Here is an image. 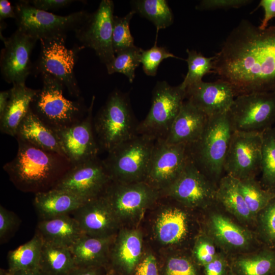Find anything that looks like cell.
<instances>
[{"instance_id": "cell-16", "label": "cell", "mask_w": 275, "mask_h": 275, "mask_svg": "<svg viewBox=\"0 0 275 275\" xmlns=\"http://www.w3.org/2000/svg\"><path fill=\"white\" fill-rule=\"evenodd\" d=\"M95 99L93 96L87 114L81 120L69 126L53 130L64 154L73 165L98 157L100 148L93 127Z\"/></svg>"}, {"instance_id": "cell-51", "label": "cell", "mask_w": 275, "mask_h": 275, "mask_svg": "<svg viewBox=\"0 0 275 275\" xmlns=\"http://www.w3.org/2000/svg\"><path fill=\"white\" fill-rule=\"evenodd\" d=\"M106 268L97 267H75L67 275H103V269Z\"/></svg>"}, {"instance_id": "cell-47", "label": "cell", "mask_w": 275, "mask_h": 275, "mask_svg": "<svg viewBox=\"0 0 275 275\" xmlns=\"http://www.w3.org/2000/svg\"><path fill=\"white\" fill-rule=\"evenodd\" d=\"M204 267L205 275H226L228 272L226 257L218 253L215 258Z\"/></svg>"}, {"instance_id": "cell-12", "label": "cell", "mask_w": 275, "mask_h": 275, "mask_svg": "<svg viewBox=\"0 0 275 275\" xmlns=\"http://www.w3.org/2000/svg\"><path fill=\"white\" fill-rule=\"evenodd\" d=\"M217 187L189 157L178 177L161 194L188 208H206L216 202Z\"/></svg>"}, {"instance_id": "cell-40", "label": "cell", "mask_w": 275, "mask_h": 275, "mask_svg": "<svg viewBox=\"0 0 275 275\" xmlns=\"http://www.w3.org/2000/svg\"><path fill=\"white\" fill-rule=\"evenodd\" d=\"M169 58L180 59L170 52L166 47L158 46L156 39L155 44L151 48L142 50L140 62L145 73L148 76H154L159 64L163 60Z\"/></svg>"}, {"instance_id": "cell-26", "label": "cell", "mask_w": 275, "mask_h": 275, "mask_svg": "<svg viewBox=\"0 0 275 275\" xmlns=\"http://www.w3.org/2000/svg\"><path fill=\"white\" fill-rule=\"evenodd\" d=\"M86 202L69 191L52 188L35 194L34 204L42 219L72 213Z\"/></svg>"}, {"instance_id": "cell-5", "label": "cell", "mask_w": 275, "mask_h": 275, "mask_svg": "<svg viewBox=\"0 0 275 275\" xmlns=\"http://www.w3.org/2000/svg\"><path fill=\"white\" fill-rule=\"evenodd\" d=\"M43 86L31 103L33 112L48 127L56 130L81 120L88 108L80 99L70 100L63 95L64 86L53 76L42 74Z\"/></svg>"}, {"instance_id": "cell-42", "label": "cell", "mask_w": 275, "mask_h": 275, "mask_svg": "<svg viewBox=\"0 0 275 275\" xmlns=\"http://www.w3.org/2000/svg\"><path fill=\"white\" fill-rule=\"evenodd\" d=\"M215 242L210 236L202 235L195 242L193 255L196 262L204 266L212 261L216 256Z\"/></svg>"}, {"instance_id": "cell-27", "label": "cell", "mask_w": 275, "mask_h": 275, "mask_svg": "<svg viewBox=\"0 0 275 275\" xmlns=\"http://www.w3.org/2000/svg\"><path fill=\"white\" fill-rule=\"evenodd\" d=\"M15 137L17 140L65 156L54 130L46 125L31 108L19 125Z\"/></svg>"}, {"instance_id": "cell-21", "label": "cell", "mask_w": 275, "mask_h": 275, "mask_svg": "<svg viewBox=\"0 0 275 275\" xmlns=\"http://www.w3.org/2000/svg\"><path fill=\"white\" fill-rule=\"evenodd\" d=\"M143 236L137 229H123L116 234L112 245L110 268L129 275L142 258Z\"/></svg>"}, {"instance_id": "cell-33", "label": "cell", "mask_w": 275, "mask_h": 275, "mask_svg": "<svg viewBox=\"0 0 275 275\" xmlns=\"http://www.w3.org/2000/svg\"><path fill=\"white\" fill-rule=\"evenodd\" d=\"M43 241L36 233L29 241L9 252L7 256L10 272L39 268Z\"/></svg>"}, {"instance_id": "cell-4", "label": "cell", "mask_w": 275, "mask_h": 275, "mask_svg": "<svg viewBox=\"0 0 275 275\" xmlns=\"http://www.w3.org/2000/svg\"><path fill=\"white\" fill-rule=\"evenodd\" d=\"M138 124L128 95L115 90L93 119L94 133L100 148L108 153L138 134Z\"/></svg>"}, {"instance_id": "cell-11", "label": "cell", "mask_w": 275, "mask_h": 275, "mask_svg": "<svg viewBox=\"0 0 275 275\" xmlns=\"http://www.w3.org/2000/svg\"><path fill=\"white\" fill-rule=\"evenodd\" d=\"M120 222L136 218L155 203L161 192L145 181H112L102 195Z\"/></svg>"}, {"instance_id": "cell-14", "label": "cell", "mask_w": 275, "mask_h": 275, "mask_svg": "<svg viewBox=\"0 0 275 275\" xmlns=\"http://www.w3.org/2000/svg\"><path fill=\"white\" fill-rule=\"evenodd\" d=\"M262 132L233 131L224 164L227 175L238 180L255 178L261 171Z\"/></svg>"}, {"instance_id": "cell-24", "label": "cell", "mask_w": 275, "mask_h": 275, "mask_svg": "<svg viewBox=\"0 0 275 275\" xmlns=\"http://www.w3.org/2000/svg\"><path fill=\"white\" fill-rule=\"evenodd\" d=\"M116 235L99 237L83 234L70 248L76 266L106 268Z\"/></svg>"}, {"instance_id": "cell-3", "label": "cell", "mask_w": 275, "mask_h": 275, "mask_svg": "<svg viewBox=\"0 0 275 275\" xmlns=\"http://www.w3.org/2000/svg\"><path fill=\"white\" fill-rule=\"evenodd\" d=\"M233 133L228 113L209 118L200 139L187 146L190 159L209 179L218 184Z\"/></svg>"}, {"instance_id": "cell-15", "label": "cell", "mask_w": 275, "mask_h": 275, "mask_svg": "<svg viewBox=\"0 0 275 275\" xmlns=\"http://www.w3.org/2000/svg\"><path fill=\"white\" fill-rule=\"evenodd\" d=\"M112 181L98 157L73 165L53 188L69 191L88 201L101 196Z\"/></svg>"}, {"instance_id": "cell-44", "label": "cell", "mask_w": 275, "mask_h": 275, "mask_svg": "<svg viewBox=\"0 0 275 275\" xmlns=\"http://www.w3.org/2000/svg\"><path fill=\"white\" fill-rule=\"evenodd\" d=\"M251 0H203L196 6L199 10L238 8L251 3Z\"/></svg>"}, {"instance_id": "cell-9", "label": "cell", "mask_w": 275, "mask_h": 275, "mask_svg": "<svg viewBox=\"0 0 275 275\" xmlns=\"http://www.w3.org/2000/svg\"><path fill=\"white\" fill-rule=\"evenodd\" d=\"M228 115L233 132H262L275 123V92L239 95Z\"/></svg>"}, {"instance_id": "cell-8", "label": "cell", "mask_w": 275, "mask_h": 275, "mask_svg": "<svg viewBox=\"0 0 275 275\" xmlns=\"http://www.w3.org/2000/svg\"><path fill=\"white\" fill-rule=\"evenodd\" d=\"M14 7L17 29L37 40L66 36L68 32L75 31L90 14L80 11L66 16L58 15L37 9L27 1H19Z\"/></svg>"}, {"instance_id": "cell-29", "label": "cell", "mask_w": 275, "mask_h": 275, "mask_svg": "<svg viewBox=\"0 0 275 275\" xmlns=\"http://www.w3.org/2000/svg\"><path fill=\"white\" fill-rule=\"evenodd\" d=\"M162 210L155 222V235L162 244L178 243L185 238L188 232L187 215L176 207L169 206Z\"/></svg>"}, {"instance_id": "cell-25", "label": "cell", "mask_w": 275, "mask_h": 275, "mask_svg": "<svg viewBox=\"0 0 275 275\" xmlns=\"http://www.w3.org/2000/svg\"><path fill=\"white\" fill-rule=\"evenodd\" d=\"M10 91L7 106L0 118V129L2 133L15 137L17 128L30 109L38 90L30 88L25 83H18L13 84Z\"/></svg>"}, {"instance_id": "cell-38", "label": "cell", "mask_w": 275, "mask_h": 275, "mask_svg": "<svg viewBox=\"0 0 275 275\" xmlns=\"http://www.w3.org/2000/svg\"><path fill=\"white\" fill-rule=\"evenodd\" d=\"M187 58L185 60L188 65V71L181 87L186 89L190 86L202 80L206 74L212 72L214 56L210 58L204 57L201 52L194 50H186Z\"/></svg>"}, {"instance_id": "cell-46", "label": "cell", "mask_w": 275, "mask_h": 275, "mask_svg": "<svg viewBox=\"0 0 275 275\" xmlns=\"http://www.w3.org/2000/svg\"><path fill=\"white\" fill-rule=\"evenodd\" d=\"M133 273L134 275H159L155 256L152 254H148L143 257Z\"/></svg>"}, {"instance_id": "cell-19", "label": "cell", "mask_w": 275, "mask_h": 275, "mask_svg": "<svg viewBox=\"0 0 275 275\" xmlns=\"http://www.w3.org/2000/svg\"><path fill=\"white\" fill-rule=\"evenodd\" d=\"M234 97L231 87L219 79L214 82L202 80L185 89L186 100L208 118L227 113Z\"/></svg>"}, {"instance_id": "cell-55", "label": "cell", "mask_w": 275, "mask_h": 275, "mask_svg": "<svg viewBox=\"0 0 275 275\" xmlns=\"http://www.w3.org/2000/svg\"><path fill=\"white\" fill-rule=\"evenodd\" d=\"M226 275H236L235 273H234L231 269L227 272Z\"/></svg>"}, {"instance_id": "cell-37", "label": "cell", "mask_w": 275, "mask_h": 275, "mask_svg": "<svg viewBox=\"0 0 275 275\" xmlns=\"http://www.w3.org/2000/svg\"><path fill=\"white\" fill-rule=\"evenodd\" d=\"M142 50L135 46L115 54L113 61L105 65L107 73L109 74L115 73L123 74L130 82H132L135 77V69L141 64Z\"/></svg>"}, {"instance_id": "cell-35", "label": "cell", "mask_w": 275, "mask_h": 275, "mask_svg": "<svg viewBox=\"0 0 275 275\" xmlns=\"http://www.w3.org/2000/svg\"><path fill=\"white\" fill-rule=\"evenodd\" d=\"M239 190L252 215L255 217L275 197V190L264 189L255 178L238 180Z\"/></svg>"}, {"instance_id": "cell-45", "label": "cell", "mask_w": 275, "mask_h": 275, "mask_svg": "<svg viewBox=\"0 0 275 275\" xmlns=\"http://www.w3.org/2000/svg\"><path fill=\"white\" fill-rule=\"evenodd\" d=\"M18 219L16 215L3 206L0 207V239L3 240L16 227Z\"/></svg>"}, {"instance_id": "cell-2", "label": "cell", "mask_w": 275, "mask_h": 275, "mask_svg": "<svg viewBox=\"0 0 275 275\" xmlns=\"http://www.w3.org/2000/svg\"><path fill=\"white\" fill-rule=\"evenodd\" d=\"M15 157L4 170L19 190L35 194L52 189L73 164L65 155L17 140Z\"/></svg>"}, {"instance_id": "cell-43", "label": "cell", "mask_w": 275, "mask_h": 275, "mask_svg": "<svg viewBox=\"0 0 275 275\" xmlns=\"http://www.w3.org/2000/svg\"><path fill=\"white\" fill-rule=\"evenodd\" d=\"M163 275H199L194 263L182 256L169 258L165 264Z\"/></svg>"}, {"instance_id": "cell-22", "label": "cell", "mask_w": 275, "mask_h": 275, "mask_svg": "<svg viewBox=\"0 0 275 275\" xmlns=\"http://www.w3.org/2000/svg\"><path fill=\"white\" fill-rule=\"evenodd\" d=\"M208 120L204 113L188 101L184 100L163 140L169 144L189 146L200 139Z\"/></svg>"}, {"instance_id": "cell-53", "label": "cell", "mask_w": 275, "mask_h": 275, "mask_svg": "<svg viewBox=\"0 0 275 275\" xmlns=\"http://www.w3.org/2000/svg\"><path fill=\"white\" fill-rule=\"evenodd\" d=\"M10 94V90L0 92V118L3 116L7 106Z\"/></svg>"}, {"instance_id": "cell-31", "label": "cell", "mask_w": 275, "mask_h": 275, "mask_svg": "<svg viewBox=\"0 0 275 275\" xmlns=\"http://www.w3.org/2000/svg\"><path fill=\"white\" fill-rule=\"evenodd\" d=\"M75 267L69 248L43 241L39 268L44 273L67 275Z\"/></svg>"}, {"instance_id": "cell-36", "label": "cell", "mask_w": 275, "mask_h": 275, "mask_svg": "<svg viewBox=\"0 0 275 275\" xmlns=\"http://www.w3.org/2000/svg\"><path fill=\"white\" fill-rule=\"evenodd\" d=\"M261 171L266 189L275 190V128L262 132Z\"/></svg>"}, {"instance_id": "cell-34", "label": "cell", "mask_w": 275, "mask_h": 275, "mask_svg": "<svg viewBox=\"0 0 275 275\" xmlns=\"http://www.w3.org/2000/svg\"><path fill=\"white\" fill-rule=\"evenodd\" d=\"M134 10L151 21L156 28V36L160 29L171 25L174 21L172 10L166 0H137L132 2Z\"/></svg>"}, {"instance_id": "cell-30", "label": "cell", "mask_w": 275, "mask_h": 275, "mask_svg": "<svg viewBox=\"0 0 275 275\" xmlns=\"http://www.w3.org/2000/svg\"><path fill=\"white\" fill-rule=\"evenodd\" d=\"M216 201L242 222L250 223L255 218L239 190L237 179L232 176L226 175L219 181Z\"/></svg>"}, {"instance_id": "cell-6", "label": "cell", "mask_w": 275, "mask_h": 275, "mask_svg": "<svg viewBox=\"0 0 275 275\" xmlns=\"http://www.w3.org/2000/svg\"><path fill=\"white\" fill-rule=\"evenodd\" d=\"M155 142L147 136L136 134L108 152L103 160L112 181H145Z\"/></svg>"}, {"instance_id": "cell-50", "label": "cell", "mask_w": 275, "mask_h": 275, "mask_svg": "<svg viewBox=\"0 0 275 275\" xmlns=\"http://www.w3.org/2000/svg\"><path fill=\"white\" fill-rule=\"evenodd\" d=\"M16 14L14 6H12L8 0L0 1V20L12 18L15 19Z\"/></svg>"}, {"instance_id": "cell-23", "label": "cell", "mask_w": 275, "mask_h": 275, "mask_svg": "<svg viewBox=\"0 0 275 275\" xmlns=\"http://www.w3.org/2000/svg\"><path fill=\"white\" fill-rule=\"evenodd\" d=\"M208 226L210 237L226 250L244 251L252 243L253 237L250 232L222 214H212Z\"/></svg>"}, {"instance_id": "cell-39", "label": "cell", "mask_w": 275, "mask_h": 275, "mask_svg": "<svg viewBox=\"0 0 275 275\" xmlns=\"http://www.w3.org/2000/svg\"><path fill=\"white\" fill-rule=\"evenodd\" d=\"M135 13L132 10L124 17H114L112 42L115 54L135 46L129 29L130 20Z\"/></svg>"}, {"instance_id": "cell-54", "label": "cell", "mask_w": 275, "mask_h": 275, "mask_svg": "<svg viewBox=\"0 0 275 275\" xmlns=\"http://www.w3.org/2000/svg\"><path fill=\"white\" fill-rule=\"evenodd\" d=\"M103 275H123L116 270L108 267L106 268Z\"/></svg>"}, {"instance_id": "cell-10", "label": "cell", "mask_w": 275, "mask_h": 275, "mask_svg": "<svg viewBox=\"0 0 275 275\" xmlns=\"http://www.w3.org/2000/svg\"><path fill=\"white\" fill-rule=\"evenodd\" d=\"M66 36L39 40L41 49L37 62V70L42 75L48 74L60 81L72 96L79 98L80 91L74 67L79 48L68 49Z\"/></svg>"}, {"instance_id": "cell-13", "label": "cell", "mask_w": 275, "mask_h": 275, "mask_svg": "<svg viewBox=\"0 0 275 275\" xmlns=\"http://www.w3.org/2000/svg\"><path fill=\"white\" fill-rule=\"evenodd\" d=\"M114 7L112 1H101L96 10L89 14L86 20L74 31L82 48L93 49L105 65L115 58L112 42Z\"/></svg>"}, {"instance_id": "cell-18", "label": "cell", "mask_w": 275, "mask_h": 275, "mask_svg": "<svg viewBox=\"0 0 275 275\" xmlns=\"http://www.w3.org/2000/svg\"><path fill=\"white\" fill-rule=\"evenodd\" d=\"M4 47L1 53V72L9 84L25 83L31 73V54L38 41L17 29L10 37L1 34Z\"/></svg>"}, {"instance_id": "cell-48", "label": "cell", "mask_w": 275, "mask_h": 275, "mask_svg": "<svg viewBox=\"0 0 275 275\" xmlns=\"http://www.w3.org/2000/svg\"><path fill=\"white\" fill-rule=\"evenodd\" d=\"M28 2L37 9L48 12L65 7L74 2L72 0H30Z\"/></svg>"}, {"instance_id": "cell-56", "label": "cell", "mask_w": 275, "mask_h": 275, "mask_svg": "<svg viewBox=\"0 0 275 275\" xmlns=\"http://www.w3.org/2000/svg\"><path fill=\"white\" fill-rule=\"evenodd\" d=\"M270 275H275V268Z\"/></svg>"}, {"instance_id": "cell-28", "label": "cell", "mask_w": 275, "mask_h": 275, "mask_svg": "<svg viewBox=\"0 0 275 275\" xmlns=\"http://www.w3.org/2000/svg\"><path fill=\"white\" fill-rule=\"evenodd\" d=\"M36 233L44 241L69 248L84 234L76 221L69 214L41 219Z\"/></svg>"}, {"instance_id": "cell-7", "label": "cell", "mask_w": 275, "mask_h": 275, "mask_svg": "<svg viewBox=\"0 0 275 275\" xmlns=\"http://www.w3.org/2000/svg\"><path fill=\"white\" fill-rule=\"evenodd\" d=\"M185 99V90L158 81L152 91L151 106L146 118L139 123L137 134L154 141L164 140Z\"/></svg>"}, {"instance_id": "cell-17", "label": "cell", "mask_w": 275, "mask_h": 275, "mask_svg": "<svg viewBox=\"0 0 275 275\" xmlns=\"http://www.w3.org/2000/svg\"><path fill=\"white\" fill-rule=\"evenodd\" d=\"M189 158L187 146L156 141L145 182L162 191L178 177Z\"/></svg>"}, {"instance_id": "cell-20", "label": "cell", "mask_w": 275, "mask_h": 275, "mask_svg": "<svg viewBox=\"0 0 275 275\" xmlns=\"http://www.w3.org/2000/svg\"><path fill=\"white\" fill-rule=\"evenodd\" d=\"M72 214L84 234L99 237L116 235L120 222L102 195L86 202Z\"/></svg>"}, {"instance_id": "cell-49", "label": "cell", "mask_w": 275, "mask_h": 275, "mask_svg": "<svg viewBox=\"0 0 275 275\" xmlns=\"http://www.w3.org/2000/svg\"><path fill=\"white\" fill-rule=\"evenodd\" d=\"M259 7L263 8L264 14L258 27L261 30H265L268 27V22L275 17V0H261L258 5Z\"/></svg>"}, {"instance_id": "cell-41", "label": "cell", "mask_w": 275, "mask_h": 275, "mask_svg": "<svg viewBox=\"0 0 275 275\" xmlns=\"http://www.w3.org/2000/svg\"><path fill=\"white\" fill-rule=\"evenodd\" d=\"M258 215V229L262 238L268 244L275 243V197Z\"/></svg>"}, {"instance_id": "cell-1", "label": "cell", "mask_w": 275, "mask_h": 275, "mask_svg": "<svg viewBox=\"0 0 275 275\" xmlns=\"http://www.w3.org/2000/svg\"><path fill=\"white\" fill-rule=\"evenodd\" d=\"M212 72L231 87L235 97L275 92V25L261 30L242 19L214 56Z\"/></svg>"}, {"instance_id": "cell-52", "label": "cell", "mask_w": 275, "mask_h": 275, "mask_svg": "<svg viewBox=\"0 0 275 275\" xmlns=\"http://www.w3.org/2000/svg\"><path fill=\"white\" fill-rule=\"evenodd\" d=\"M0 275H46L40 268L35 269L21 270L10 272L8 269H1Z\"/></svg>"}, {"instance_id": "cell-32", "label": "cell", "mask_w": 275, "mask_h": 275, "mask_svg": "<svg viewBox=\"0 0 275 275\" xmlns=\"http://www.w3.org/2000/svg\"><path fill=\"white\" fill-rule=\"evenodd\" d=\"M275 268V253L269 250L239 256L231 263L236 275H270Z\"/></svg>"}]
</instances>
